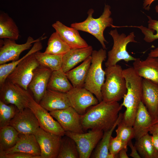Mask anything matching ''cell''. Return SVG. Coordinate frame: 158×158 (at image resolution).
Wrapping results in <instances>:
<instances>
[{
    "instance_id": "3",
    "label": "cell",
    "mask_w": 158,
    "mask_h": 158,
    "mask_svg": "<svg viewBox=\"0 0 158 158\" xmlns=\"http://www.w3.org/2000/svg\"><path fill=\"white\" fill-rule=\"evenodd\" d=\"M123 69L119 65L106 67V78L101 88L102 100L108 103L118 102L127 91Z\"/></svg>"
},
{
    "instance_id": "2",
    "label": "cell",
    "mask_w": 158,
    "mask_h": 158,
    "mask_svg": "<svg viewBox=\"0 0 158 158\" xmlns=\"http://www.w3.org/2000/svg\"><path fill=\"white\" fill-rule=\"evenodd\" d=\"M127 91L121 105L126 109L123 113L122 121L126 125L132 126L140 104L142 102L143 78L138 75L133 67L123 70Z\"/></svg>"
},
{
    "instance_id": "10",
    "label": "cell",
    "mask_w": 158,
    "mask_h": 158,
    "mask_svg": "<svg viewBox=\"0 0 158 158\" xmlns=\"http://www.w3.org/2000/svg\"><path fill=\"white\" fill-rule=\"evenodd\" d=\"M44 38L41 37L34 40L32 37L29 36L26 42L22 44L16 43L14 40L0 39V65L18 60L22 52L30 49L32 46L33 43Z\"/></svg>"
},
{
    "instance_id": "18",
    "label": "cell",
    "mask_w": 158,
    "mask_h": 158,
    "mask_svg": "<svg viewBox=\"0 0 158 158\" xmlns=\"http://www.w3.org/2000/svg\"><path fill=\"white\" fill-rule=\"evenodd\" d=\"M52 26L71 49L83 48L89 46L76 29L67 26L59 21L52 24Z\"/></svg>"
},
{
    "instance_id": "43",
    "label": "cell",
    "mask_w": 158,
    "mask_h": 158,
    "mask_svg": "<svg viewBox=\"0 0 158 158\" xmlns=\"http://www.w3.org/2000/svg\"><path fill=\"white\" fill-rule=\"evenodd\" d=\"M156 0H144L143 8L146 10L149 11L152 3Z\"/></svg>"
},
{
    "instance_id": "19",
    "label": "cell",
    "mask_w": 158,
    "mask_h": 158,
    "mask_svg": "<svg viewBox=\"0 0 158 158\" xmlns=\"http://www.w3.org/2000/svg\"><path fill=\"white\" fill-rule=\"evenodd\" d=\"M136 73L142 78L149 80L158 85V59L148 56L144 60L136 58L133 63Z\"/></svg>"
},
{
    "instance_id": "7",
    "label": "cell",
    "mask_w": 158,
    "mask_h": 158,
    "mask_svg": "<svg viewBox=\"0 0 158 158\" xmlns=\"http://www.w3.org/2000/svg\"><path fill=\"white\" fill-rule=\"evenodd\" d=\"M32 97L28 90L12 83L7 79L0 85V101L7 104L15 105L20 111L29 108Z\"/></svg>"
},
{
    "instance_id": "27",
    "label": "cell",
    "mask_w": 158,
    "mask_h": 158,
    "mask_svg": "<svg viewBox=\"0 0 158 158\" xmlns=\"http://www.w3.org/2000/svg\"><path fill=\"white\" fill-rule=\"evenodd\" d=\"M123 113L120 112L117 119L113 127L104 132L103 136L100 140L91 157L107 158L109 153V147L112 133L118 123L122 120Z\"/></svg>"
},
{
    "instance_id": "24",
    "label": "cell",
    "mask_w": 158,
    "mask_h": 158,
    "mask_svg": "<svg viewBox=\"0 0 158 158\" xmlns=\"http://www.w3.org/2000/svg\"><path fill=\"white\" fill-rule=\"evenodd\" d=\"M91 61L92 57L91 56L83 61L80 65L66 73L73 87H84Z\"/></svg>"
},
{
    "instance_id": "8",
    "label": "cell",
    "mask_w": 158,
    "mask_h": 158,
    "mask_svg": "<svg viewBox=\"0 0 158 158\" xmlns=\"http://www.w3.org/2000/svg\"><path fill=\"white\" fill-rule=\"evenodd\" d=\"M34 54L29 55L21 61L9 75L7 79L28 90L34 71L40 66Z\"/></svg>"
},
{
    "instance_id": "21",
    "label": "cell",
    "mask_w": 158,
    "mask_h": 158,
    "mask_svg": "<svg viewBox=\"0 0 158 158\" xmlns=\"http://www.w3.org/2000/svg\"><path fill=\"white\" fill-rule=\"evenodd\" d=\"M16 152L40 156V148L35 135L19 133V138L16 145L6 151L0 152V154Z\"/></svg>"
},
{
    "instance_id": "37",
    "label": "cell",
    "mask_w": 158,
    "mask_h": 158,
    "mask_svg": "<svg viewBox=\"0 0 158 158\" xmlns=\"http://www.w3.org/2000/svg\"><path fill=\"white\" fill-rule=\"evenodd\" d=\"M127 145L125 144L116 136L115 137L112 136L109 145V152L117 154L122 149L127 147Z\"/></svg>"
},
{
    "instance_id": "26",
    "label": "cell",
    "mask_w": 158,
    "mask_h": 158,
    "mask_svg": "<svg viewBox=\"0 0 158 158\" xmlns=\"http://www.w3.org/2000/svg\"><path fill=\"white\" fill-rule=\"evenodd\" d=\"M19 36L18 28L13 19L4 12L0 13V38L15 40Z\"/></svg>"
},
{
    "instance_id": "38",
    "label": "cell",
    "mask_w": 158,
    "mask_h": 158,
    "mask_svg": "<svg viewBox=\"0 0 158 158\" xmlns=\"http://www.w3.org/2000/svg\"><path fill=\"white\" fill-rule=\"evenodd\" d=\"M0 158H41L40 155H35L28 153L16 152L0 154Z\"/></svg>"
},
{
    "instance_id": "44",
    "label": "cell",
    "mask_w": 158,
    "mask_h": 158,
    "mask_svg": "<svg viewBox=\"0 0 158 158\" xmlns=\"http://www.w3.org/2000/svg\"><path fill=\"white\" fill-rule=\"evenodd\" d=\"M148 56L154 57H158V47L151 50L148 54Z\"/></svg>"
},
{
    "instance_id": "40",
    "label": "cell",
    "mask_w": 158,
    "mask_h": 158,
    "mask_svg": "<svg viewBox=\"0 0 158 158\" xmlns=\"http://www.w3.org/2000/svg\"><path fill=\"white\" fill-rule=\"evenodd\" d=\"M149 132L152 135L156 134L158 135V122L152 125L150 127Z\"/></svg>"
},
{
    "instance_id": "6",
    "label": "cell",
    "mask_w": 158,
    "mask_h": 158,
    "mask_svg": "<svg viewBox=\"0 0 158 158\" xmlns=\"http://www.w3.org/2000/svg\"><path fill=\"white\" fill-rule=\"evenodd\" d=\"M113 40L112 49L108 52V57L105 63L106 67L116 65L121 60L128 63L134 61L136 58L130 55L127 50V46L130 42H137L135 40V36L132 32L126 36L124 33L119 34L116 29L111 30L109 33Z\"/></svg>"
},
{
    "instance_id": "12",
    "label": "cell",
    "mask_w": 158,
    "mask_h": 158,
    "mask_svg": "<svg viewBox=\"0 0 158 158\" xmlns=\"http://www.w3.org/2000/svg\"><path fill=\"white\" fill-rule=\"evenodd\" d=\"M66 94L70 107L80 115L85 114L90 107L99 103L94 95L84 87H73Z\"/></svg>"
},
{
    "instance_id": "11",
    "label": "cell",
    "mask_w": 158,
    "mask_h": 158,
    "mask_svg": "<svg viewBox=\"0 0 158 158\" xmlns=\"http://www.w3.org/2000/svg\"><path fill=\"white\" fill-rule=\"evenodd\" d=\"M41 150V158H57L62 137L47 132L41 128L34 134Z\"/></svg>"
},
{
    "instance_id": "39",
    "label": "cell",
    "mask_w": 158,
    "mask_h": 158,
    "mask_svg": "<svg viewBox=\"0 0 158 158\" xmlns=\"http://www.w3.org/2000/svg\"><path fill=\"white\" fill-rule=\"evenodd\" d=\"M128 145L131 150V152L129 155L133 158H141V157L135 146L133 145L131 140L128 143Z\"/></svg>"
},
{
    "instance_id": "34",
    "label": "cell",
    "mask_w": 158,
    "mask_h": 158,
    "mask_svg": "<svg viewBox=\"0 0 158 158\" xmlns=\"http://www.w3.org/2000/svg\"><path fill=\"white\" fill-rule=\"evenodd\" d=\"M155 9L158 13V5L156 6ZM148 19V28L142 25L140 26H123L121 27H130L138 28L144 35V40L146 42L150 43L158 39V20L152 19L150 17L147 16Z\"/></svg>"
},
{
    "instance_id": "33",
    "label": "cell",
    "mask_w": 158,
    "mask_h": 158,
    "mask_svg": "<svg viewBox=\"0 0 158 158\" xmlns=\"http://www.w3.org/2000/svg\"><path fill=\"white\" fill-rule=\"evenodd\" d=\"M57 158H79L76 143L73 139L65 135L62 137Z\"/></svg>"
},
{
    "instance_id": "17",
    "label": "cell",
    "mask_w": 158,
    "mask_h": 158,
    "mask_svg": "<svg viewBox=\"0 0 158 158\" xmlns=\"http://www.w3.org/2000/svg\"><path fill=\"white\" fill-rule=\"evenodd\" d=\"M142 102L150 115L153 123L158 114V85L144 78L142 81Z\"/></svg>"
},
{
    "instance_id": "4",
    "label": "cell",
    "mask_w": 158,
    "mask_h": 158,
    "mask_svg": "<svg viewBox=\"0 0 158 158\" xmlns=\"http://www.w3.org/2000/svg\"><path fill=\"white\" fill-rule=\"evenodd\" d=\"M94 12L93 9H90L87 12L88 16L84 21L72 23L71 26L78 30L91 34L99 41L102 48L106 49L105 43L108 42L104 37V32L106 28L113 26V20L110 16L111 14V7L105 4L102 14L98 18L93 17Z\"/></svg>"
},
{
    "instance_id": "16",
    "label": "cell",
    "mask_w": 158,
    "mask_h": 158,
    "mask_svg": "<svg viewBox=\"0 0 158 158\" xmlns=\"http://www.w3.org/2000/svg\"><path fill=\"white\" fill-rule=\"evenodd\" d=\"M52 72L49 68L40 66L34 71L28 88L32 92L34 100L38 103L47 90Z\"/></svg>"
},
{
    "instance_id": "32",
    "label": "cell",
    "mask_w": 158,
    "mask_h": 158,
    "mask_svg": "<svg viewBox=\"0 0 158 158\" xmlns=\"http://www.w3.org/2000/svg\"><path fill=\"white\" fill-rule=\"evenodd\" d=\"M42 48L40 40L34 43L31 49L21 59L10 63L0 65V85L5 82L9 75L24 59L29 55L40 51Z\"/></svg>"
},
{
    "instance_id": "30",
    "label": "cell",
    "mask_w": 158,
    "mask_h": 158,
    "mask_svg": "<svg viewBox=\"0 0 158 158\" xmlns=\"http://www.w3.org/2000/svg\"><path fill=\"white\" fill-rule=\"evenodd\" d=\"M47 45L44 52L47 54L63 56L71 49L56 31L51 35Z\"/></svg>"
},
{
    "instance_id": "25",
    "label": "cell",
    "mask_w": 158,
    "mask_h": 158,
    "mask_svg": "<svg viewBox=\"0 0 158 158\" xmlns=\"http://www.w3.org/2000/svg\"><path fill=\"white\" fill-rule=\"evenodd\" d=\"M73 87L66 73L61 68L52 72L47 90L66 93Z\"/></svg>"
},
{
    "instance_id": "23",
    "label": "cell",
    "mask_w": 158,
    "mask_h": 158,
    "mask_svg": "<svg viewBox=\"0 0 158 158\" xmlns=\"http://www.w3.org/2000/svg\"><path fill=\"white\" fill-rule=\"evenodd\" d=\"M152 119L144 104L141 102L133 126L134 138L137 140L148 133Z\"/></svg>"
},
{
    "instance_id": "15",
    "label": "cell",
    "mask_w": 158,
    "mask_h": 158,
    "mask_svg": "<svg viewBox=\"0 0 158 158\" xmlns=\"http://www.w3.org/2000/svg\"><path fill=\"white\" fill-rule=\"evenodd\" d=\"M10 125L13 127L19 133L34 134L40 128L38 120L29 108L21 111L18 110L11 120Z\"/></svg>"
},
{
    "instance_id": "1",
    "label": "cell",
    "mask_w": 158,
    "mask_h": 158,
    "mask_svg": "<svg viewBox=\"0 0 158 158\" xmlns=\"http://www.w3.org/2000/svg\"><path fill=\"white\" fill-rule=\"evenodd\" d=\"M122 107L118 102L108 103L103 100L90 107L81 115L84 131L90 129L104 132L111 129L116 122Z\"/></svg>"
},
{
    "instance_id": "5",
    "label": "cell",
    "mask_w": 158,
    "mask_h": 158,
    "mask_svg": "<svg viewBox=\"0 0 158 158\" xmlns=\"http://www.w3.org/2000/svg\"><path fill=\"white\" fill-rule=\"evenodd\" d=\"M91 56V63L84 87L95 95L100 102L102 100L101 90L105 79L106 73L102 68V64L107 58L106 51L103 48L93 50Z\"/></svg>"
},
{
    "instance_id": "14",
    "label": "cell",
    "mask_w": 158,
    "mask_h": 158,
    "mask_svg": "<svg viewBox=\"0 0 158 158\" xmlns=\"http://www.w3.org/2000/svg\"><path fill=\"white\" fill-rule=\"evenodd\" d=\"M60 125L65 132L83 133L81 115L71 107L66 109L49 112Z\"/></svg>"
},
{
    "instance_id": "22",
    "label": "cell",
    "mask_w": 158,
    "mask_h": 158,
    "mask_svg": "<svg viewBox=\"0 0 158 158\" xmlns=\"http://www.w3.org/2000/svg\"><path fill=\"white\" fill-rule=\"evenodd\" d=\"M93 51L92 47L90 45L83 48L71 49L63 56L62 69L65 73L67 72L91 56Z\"/></svg>"
},
{
    "instance_id": "45",
    "label": "cell",
    "mask_w": 158,
    "mask_h": 158,
    "mask_svg": "<svg viewBox=\"0 0 158 158\" xmlns=\"http://www.w3.org/2000/svg\"><path fill=\"white\" fill-rule=\"evenodd\" d=\"M118 158V154H114L109 152L107 158Z\"/></svg>"
},
{
    "instance_id": "46",
    "label": "cell",
    "mask_w": 158,
    "mask_h": 158,
    "mask_svg": "<svg viewBox=\"0 0 158 158\" xmlns=\"http://www.w3.org/2000/svg\"><path fill=\"white\" fill-rule=\"evenodd\" d=\"M158 122V115H157V118L155 120L153 123H152V124L154 123H156V122Z\"/></svg>"
},
{
    "instance_id": "13",
    "label": "cell",
    "mask_w": 158,
    "mask_h": 158,
    "mask_svg": "<svg viewBox=\"0 0 158 158\" xmlns=\"http://www.w3.org/2000/svg\"><path fill=\"white\" fill-rule=\"evenodd\" d=\"M29 108L36 116L40 128L47 132L59 136L65 135V132L58 122L54 120L48 111L32 97L30 100Z\"/></svg>"
},
{
    "instance_id": "41",
    "label": "cell",
    "mask_w": 158,
    "mask_h": 158,
    "mask_svg": "<svg viewBox=\"0 0 158 158\" xmlns=\"http://www.w3.org/2000/svg\"><path fill=\"white\" fill-rule=\"evenodd\" d=\"M151 137L153 145L158 153V135L156 134H152Z\"/></svg>"
},
{
    "instance_id": "28",
    "label": "cell",
    "mask_w": 158,
    "mask_h": 158,
    "mask_svg": "<svg viewBox=\"0 0 158 158\" xmlns=\"http://www.w3.org/2000/svg\"><path fill=\"white\" fill-rule=\"evenodd\" d=\"M19 133L13 126L8 125L0 128V152L13 147L19 138Z\"/></svg>"
},
{
    "instance_id": "42",
    "label": "cell",
    "mask_w": 158,
    "mask_h": 158,
    "mask_svg": "<svg viewBox=\"0 0 158 158\" xmlns=\"http://www.w3.org/2000/svg\"><path fill=\"white\" fill-rule=\"evenodd\" d=\"M128 150L127 147L122 149L118 153V158H129L127 152Z\"/></svg>"
},
{
    "instance_id": "31",
    "label": "cell",
    "mask_w": 158,
    "mask_h": 158,
    "mask_svg": "<svg viewBox=\"0 0 158 158\" xmlns=\"http://www.w3.org/2000/svg\"><path fill=\"white\" fill-rule=\"evenodd\" d=\"M40 66L50 69L52 71L61 68L63 55H57L37 51L34 54Z\"/></svg>"
},
{
    "instance_id": "47",
    "label": "cell",
    "mask_w": 158,
    "mask_h": 158,
    "mask_svg": "<svg viewBox=\"0 0 158 158\" xmlns=\"http://www.w3.org/2000/svg\"><path fill=\"white\" fill-rule=\"evenodd\" d=\"M157 58H158V57H157Z\"/></svg>"
},
{
    "instance_id": "35",
    "label": "cell",
    "mask_w": 158,
    "mask_h": 158,
    "mask_svg": "<svg viewBox=\"0 0 158 158\" xmlns=\"http://www.w3.org/2000/svg\"><path fill=\"white\" fill-rule=\"evenodd\" d=\"M18 110L15 105L7 104L0 101V128L9 125Z\"/></svg>"
},
{
    "instance_id": "20",
    "label": "cell",
    "mask_w": 158,
    "mask_h": 158,
    "mask_svg": "<svg viewBox=\"0 0 158 158\" xmlns=\"http://www.w3.org/2000/svg\"><path fill=\"white\" fill-rule=\"evenodd\" d=\"M39 104L49 112L64 109L70 106L66 93L47 89Z\"/></svg>"
},
{
    "instance_id": "29",
    "label": "cell",
    "mask_w": 158,
    "mask_h": 158,
    "mask_svg": "<svg viewBox=\"0 0 158 158\" xmlns=\"http://www.w3.org/2000/svg\"><path fill=\"white\" fill-rule=\"evenodd\" d=\"M134 145L141 158H158V153L153 145L151 135L148 133L136 140Z\"/></svg>"
},
{
    "instance_id": "9",
    "label": "cell",
    "mask_w": 158,
    "mask_h": 158,
    "mask_svg": "<svg viewBox=\"0 0 158 158\" xmlns=\"http://www.w3.org/2000/svg\"><path fill=\"white\" fill-rule=\"evenodd\" d=\"M103 133L102 130H90L87 133H80L65 132V135L75 142L79 158H89L102 139Z\"/></svg>"
},
{
    "instance_id": "36",
    "label": "cell",
    "mask_w": 158,
    "mask_h": 158,
    "mask_svg": "<svg viewBox=\"0 0 158 158\" xmlns=\"http://www.w3.org/2000/svg\"><path fill=\"white\" fill-rule=\"evenodd\" d=\"M121 121L118 124L116 130V136L128 145V142L134 138V130L132 126L126 125Z\"/></svg>"
}]
</instances>
